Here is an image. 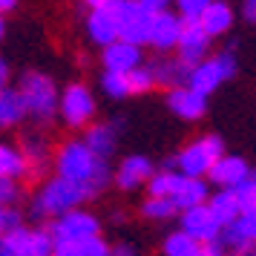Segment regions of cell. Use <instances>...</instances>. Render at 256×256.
Here are the masks:
<instances>
[{
  "label": "cell",
  "mask_w": 256,
  "mask_h": 256,
  "mask_svg": "<svg viewBox=\"0 0 256 256\" xmlns=\"http://www.w3.org/2000/svg\"><path fill=\"white\" fill-rule=\"evenodd\" d=\"M219 244L224 250H230V256L250 250L256 244V210H242V216L222 230Z\"/></svg>",
  "instance_id": "obj_14"
},
{
  "label": "cell",
  "mask_w": 256,
  "mask_h": 256,
  "mask_svg": "<svg viewBox=\"0 0 256 256\" xmlns=\"http://www.w3.org/2000/svg\"><path fill=\"white\" fill-rule=\"evenodd\" d=\"M141 6L152 14H162V12H170V6H173V0H138Z\"/></svg>",
  "instance_id": "obj_37"
},
{
  "label": "cell",
  "mask_w": 256,
  "mask_h": 256,
  "mask_svg": "<svg viewBox=\"0 0 256 256\" xmlns=\"http://www.w3.org/2000/svg\"><path fill=\"white\" fill-rule=\"evenodd\" d=\"M208 198H210V187L204 178H190V176L182 173V182H178L170 202L178 210H190V208H198V204H208Z\"/></svg>",
  "instance_id": "obj_21"
},
{
  "label": "cell",
  "mask_w": 256,
  "mask_h": 256,
  "mask_svg": "<svg viewBox=\"0 0 256 256\" xmlns=\"http://www.w3.org/2000/svg\"><path fill=\"white\" fill-rule=\"evenodd\" d=\"M250 176V164L244 162L242 156H230V152H224L219 162L213 164V170H210V182L216 187H239Z\"/></svg>",
  "instance_id": "obj_18"
},
{
  "label": "cell",
  "mask_w": 256,
  "mask_h": 256,
  "mask_svg": "<svg viewBox=\"0 0 256 256\" xmlns=\"http://www.w3.org/2000/svg\"><path fill=\"white\" fill-rule=\"evenodd\" d=\"M101 92L106 95V98H112V101H121V98H127L130 92V81L127 75H121V72H106L101 75Z\"/></svg>",
  "instance_id": "obj_31"
},
{
  "label": "cell",
  "mask_w": 256,
  "mask_h": 256,
  "mask_svg": "<svg viewBox=\"0 0 256 256\" xmlns=\"http://www.w3.org/2000/svg\"><path fill=\"white\" fill-rule=\"evenodd\" d=\"M210 44H213V38L204 32V26L198 20H190V24L184 20V32H182V40L176 46V55L184 60L187 66H196L204 58H210Z\"/></svg>",
  "instance_id": "obj_13"
},
{
  "label": "cell",
  "mask_w": 256,
  "mask_h": 256,
  "mask_svg": "<svg viewBox=\"0 0 256 256\" xmlns=\"http://www.w3.org/2000/svg\"><path fill=\"white\" fill-rule=\"evenodd\" d=\"M55 173L60 178H70L78 187H84L90 198L104 193L106 184L112 182L106 158H101L98 152L90 150V144L84 138H70L58 147V152H55Z\"/></svg>",
  "instance_id": "obj_1"
},
{
  "label": "cell",
  "mask_w": 256,
  "mask_h": 256,
  "mask_svg": "<svg viewBox=\"0 0 256 256\" xmlns=\"http://www.w3.org/2000/svg\"><path fill=\"white\" fill-rule=\"evenodd\" d=\"M55 256H110V244L104 236H90V239H75V242H58Z\"/></svg>",
  "instance_id": "obj_26"
},
{
  "label": "cell",
  "mask_w": 256,
  "mask_h": 256,
  "mask_svg": "<svg viewBox=\"0 0 256 256\" xmlns=\"http://www.w3.org/2000/svg\"><path fill=\"white\" fill-rule=\"evenodd\" d=\"M26 116H29V106L18 86H9L6 92H0V127H18Z\"/></svg>",
  "instance_id": "obj_23"
},
{
  "label": "cell",
  "mask_w": 256,
  "mask_h": 256,
  "mask_svg": "<svg viewBox=\"0 0 256 256\" xmlns=\"http://www.w3.org/2000/svg\"><path fill=\"white\" fill-rule=\"evenodd\" d=\"M233 18H236V14H233V6L228 0H213L208 6V12L202 14L198 24L204 26V32H208L210 38H222L233 29Z\"/></svg>",
  "instance_id": "obj_22"
},
{
  "label": "cell",
  "mask_w": 256,
  "mask_h": 256,
  "mask_svg": "<svg viewBox=\"0 0 256 256\" xmlns=\"http://www.w3.org/2000/svg\"><path fill=\"white\" fill-rule=\"evenodd\" d=\"M101 64H104L106 72H121V75H130L132 70L144 66V52L136 44H127V40H116L110 46L101 49Z\"/></svg>",
  "instance_id": "obj_15"
},
{
  "label": "cell",
  "mask_w": 256,
  "mask_h": 256,
  "mask_svg": "<svg viewBox=\"0 0 256 256\" xmlns=\"http://www.w3.org/2000/svg\"><path fill=\"white\" fill-rule=\"evenodd\" d=\"M152 18L138 0H118V40H127L136 46H150Z\"/></svg>",
  "instance_id": "obj_7"
},
{
  "label": "cell",
  "mask_w": 256,
  "mask_h": 256,
  "mask_svg": "<svg viewBox=\"0 0 256 256\" xmlns=\"http://www.w3.org/2000/svg\"><path fill=\"white\" fill-rule=\"evenodd\" d=\"M182 230L190 233L198 244H213L222 239V228L216 216L210 213L208 204H198V208H190V210H182Z\"/></svg>",
  "instance_id": "obj_11"
},
{
  "label": "cell",
  "mask_w": 256,
  "mask_h": 256,
  "mask_svg": "<svg viewBox=\"0 0 256 256\" xmlns=\"http://www.w3.org/2000/svg\"><path fill=\"white\" fill-rule=\"evenodd\" d=\"M110 256H138V248L130 242H118V244H110Z\"/></svg>",
  "instance_id": "obj_38"
},
{
  "label": "cell",
  "mask_w": 256,
  "mask_h": 256,
  "mask_svg": "<svg viewBox=\"0 0 256 256\" xmlns=\"http://www.w3.org/2000/svg\"><path fill=\"white\" fill-rule=\"evenodd\" d=\"M236 66H239V64H236L233 49H222V52L204 58L202 64H196V66L190 70L187 86H193V90L202 92V95H213L222 84L230 81L233 75H236Z\"/></svg>",
  "instance_id": "obj_5"
},
{
  "label": "cell",
  "mask_w": 256,
  "mask_h": 256,
  "mask_svg": "<svg viewBox=\"0 0 256 256\" xmlns=\"http://www.w3.org/2000/svg\"><path fill=\"white\" fill-rule=\"evenodd\" d=\"M86 198H90V196H86V190H84V187H78L75 182H70V178L55 176V178H46L44 187L35 193L29 213H32L35 219L55 222V219H60L64 213L78 210Z\"/></svg>",
  "instance_id": "obj_2"
},
{
  "label": "cell",
  "mask_w": 256,
  "mask_h": 256,
  "mask_svg": "<svg viewBox=\"0 0 256 256\" xmlns=\"http://www.w3.org/2000/svg\"><path fill=\"white\" fill-rule=\"evenodd\" d=\"M127 81H130V92L132 95H144V92H150L152 86H158L150 64H144V66H138V70H132L127 75Z\"/></svg>",
  "instance_id": "obj_32"
},
{
  "label": "cell",
  "mask_w": 256,
  "mask_h": 256,
  "mask_svg": "<svg viewBox=\"0 0 256 256\" xmlns=\"http://www.w3.org/2000/svg\"><path fill=\"white\" fill-rule=\"evenodd\" d=\"M208 208H210V213L216 216V222H219L222 228L233 224V222L242 216V202H239V196H236L233 187H219V190L208 198Z\"/></svg>",
  "instance_id": "obj_20"
},
{
  "label": "cell",
  "mask_w": 256,
  "mask_h": 256,
  "mask_svg": "<svg viewBox=\"0 0 256 256\" xmlns=\"http://www.w3.org/2000/svg\"><path fill=\"white\" fill-rule=\"evenodd\" d=\"M224 156V144L219 136H202V138L184 144L182 150L176 152V170L190 176V178H204L210 176L213 164Z\"/></svg>",
  "instance_id": "obj_4"
},
{
  "label": "cell",
  "mask_w": 256,
  "mask_h": 256,
  "mask_svg": "<svg viewBox=\"0 0 256 256\" xmlns=\"http://www.w3.org/2000/svg\"><path fill=\"white\" fill-rule=\"evenodd\" d=\"M198 250H202V244L190 236V233H184L182 228L173 233H167L162 242V254L164 256H198Z\"/></svg>",
  "instance_id": "obj_27"
},
{
  "label": "cell",
  "mask_w": 256,
  "mask_h": 256,
  "mask_svg": "<svg viewBox=\"0 0 256 256\" xmlns=\"http://www.w3.org/2000/svg\"><path fill=\"white\" fill-rule=\"evenodd\" d=\"M20 198V187L14 178H0V208H14V202Z\"/></svg>",
  "instance_id": "obj_36"
},
{
  "label": "cell",
  "mask_w": 256,
  "mask_h": 256,
  "mask_svg": "<svg viewBox=\"0 0 256 256\" xmlns=\"http://www.w3.org/2000/svg\"><path fill=\"white\" fill-rule=\"evenodd\" d=\"M150 66H152V75H156V84L164 86L167 92L176 90V86H187L190 70H193V66H187L178 55H176V58H158L156 64H150Z\"/></svg>",
  "instance_id": "obj_19"
},
{
  "label": "cell",
  "mask_w": 256,
  "mask_h": 256,
  "mask_svg": "<svg viewBox=\"0 0 256 256\" xmlns=\"http://www.w3.org/2000/svg\"><path fill=\"white\" fill-rule=\"evenodd\" d=\"M9 75H12L9 64H6V58H0V92H6V90H9Z\"/></svg>",
  "instance_id": "obj_41"
},
{
  "label": "cell",
  "mask_w": 256,
  "mask_h": 256,
  "mask_svg": "<svg viewBox=\"0 0 256 256\" xmlns=\"http://www.w3.org/2000/svg\"><path fill=\"white\" fill-rule=\"evenodd\" d=\"M236 256H256V244L250 248V250H244V254H236Z\"/></svg>",
  "instance_id": "obj_46"
},
{
  "label": "cell",
  "mask_w": 256,
  "mask_h": 256,
  "mask_svg": "<svg viewBox=\"0 0 256 256\" xmlns=\"http://www.w3.org/2000/svg\"><path fill=\"white\" fill-rule=\"evenodd\" d=\"M210 3H213V0H173L176 12L182 14L187 24H190V20H202V14L208 12Z\"/></svg>",
  "instance_id": "obj_33"
},
{
  "label": "cell",
  "mask_w": 256,
  "mask_h": 256,
  "mask_svg": "<svg viewBox=\"0 0 256 256\" xmlns=\"http://www.w3.org/2000/svg\"><path fill=\"white\" fill-rule=\"evenodd\" d=\"M49 230L55 236V242H75V239H90V236H101V222L90 210H70L60 219L49 224Z\"/></svg>",
  "instance_id": "obj_8"
},
{
  "label": "cell",
  "mask_w": 256,
  "mask_h": 256,
  "mask_svg": "<svg viewBox=\"0 0 256 256\" xmlns=\"http://www.w3.org/2000/svg\"><path fill=\"white\" fill-rule=\"evenodd\" d=\"M18 90L24 92L26 106H29V118H35L38 124H49L52 118L58 116V106H60V92L52 75L40 70H29L20 75V84Z\"/></svg>",
  "instance_id": "obj_3"
},
{
  "label": "cell",
  "mask_w": 256,
  "mask_h": 256,
  "mask_svg": "<svg viewBox=\"0 0 256 256\" xmlns=\"http://www.w3.org/2000/svg\"><path fill=\"white\" fill-rule=\"evenodd\" d=\"M198 256H230V254H228V250H224L219 242H213V244H202Z\"/></svg>",
  "instance_id": "obj_40"
},
{
  "label": "cell",
  "mask_w": 256,
  "mask_h": 256,
  "mask_svg": "<svg viewBox=\"0 0 256 256\" xmlns=\"http://www.w3.org/2000/svg\"><path fill=\"white\" fill-rule=\"evenodd\" d=\"M3 35H6V20H3V14H0V40H3Z\"/></svg>",
  "instance_id": "obj_45"
},
{
  "label": "cell",
  "mask_w": 256,
  "mask_h": 256,
  "mask_svg": "<svg viewBox=\"0 0 256 256\" xmlns=\"http://www.w3.org/2000/svg\"><path fill=\"white\" fill-rule=\"evenodd\" d=\"M242 18L256 26V0H242Z\"/></svg>",
  "instance_id": "obj_39"
},
{
  "label": "cell",
  "mask_w": 256,
  "mask_h": 256,
  "mask_svg": "<svg viewBox=\"0 0 256 256\" xmlns=\"http://www.w3.org/2000/svg\"><path fill=\"white\" fill-rule=\"evenodd\" d=\"M3 242L12 248L18 256H55V236L49 228H18Z\"/></svg>",
  "instance_id": "obj_9"
},
{
  "label": "cell",
  "mask_w": 256,
  "mask_h": 256,
  "mask_svg": "<svg viewBox=\"0 0 256 256\" xmlns=\"http://www.w3.org/2000/svg\"><path fill=\"white\" fill-rule=\"evenodd\" d=\"M152 176H156V167L147 156H141V152H132L127 158H121V164L116 167V173H112V182H116L118 190H138L150 182Z\"/></svg>",
  "instance_id": "obj_12"
},
{
  "label": "cell",
  "mask_w": 256,
  "mask_h": 256,
  "mask_svg": "<svg viewBox=\"0 0 256 256\" xmlns=\"http://www.w3.org/2000/svg\"><path fill=\"white\" fill-rule=\"evenodd\" d=\"M84 3H86V6L92 9V6H101V3H110V0H84Z\"/></svg>",
  "instance_id": "obj_44"
},
{
  "label": "cell",
  "mask_w": 256,
  "mask_h": 256,
  "mask_svg": "<svg viewBox=\"0 0 256 256\" xmlns=\"http://www.w3.org/2000/svg\"><path fill=\"white\" fill-rule=\"evenodd\" d=\"M167 110L182 121H198L208 112V95L196 92L193 86H176L167 92Z\"/></svg>",
  "instance_id": "obj_16"
},
{
  "label": "cell",
  "mask_w": 256,
  "mask_h": 256,
  "mask_svg": "<svg viewBox=\"0 0 256 256\" xmlns=\"http://www.w3.org/2000/svg\"><path fill=\"white\" fill-rule=\"evenodd\" d=\"M184 32V18L178 12H162L152 18V32H150V46L158 52H173L182 40Z\"/></svg>",
  "instance_id": "obj_17"
},
{
  "label": "cell",
  "mask_w": 256,
  "mask_h": 256,
  "mask_svg": "<svg viewBox=\"0 0 256 256\" xmlns=\"http://www.w3.org/2000/svg\"><path fill=\"white\" fill-rule=\"evenodd\" d=\"M24 176H32L24 150L3 141V144H0V178H14V182H18V178H24Z\"/></svg>",
  "instance_id": "obj_25"
},
{
  "label": "cell",
  "mask_w": 256,
  "mask_h": 256,
  "mask_svg": "<svg viewBox=\"0 0 256 256\" xmlns=\"http://www.w3.org/2000/svg\"><path fill=\"white\" fill-rule=\"evenodd\" d=\"M141 216L150 222H170L178 213V208H176L170 198H162V196H147L144 202H141Z\"/></svg>",
  "instance_id": "obj_30"
},
{
  "label": "cell",
  "mask_w": 256,
  "mask_h": 256,
  "mask_svg": "<svg viewBox=\"0 0 256 256\" xmlns=\"http://www.w3.org/2000/svg\"><path fill=\"white\" fill-rule=\"evenodd\" d=\"M178 182H182V173H178L176 167L156 170V176L147 182V193H150V196H162V198H173Z\"/></svg>",
  "instance_id": "obj_29"
},
{
  "label": "cell",
  "mask_w": 256,
  "mask_h": 256,
  "mask_svg": "<svg viewBox=\"0 0 256 256\" xmlns=\"http://www.w3.org/2000/svg\"><path fill=\"white\" fill-rule=\"evenodd\" d=\"M60 121L70 130H84L92 124L95 118V95L86 84L75 81L60 92V106H58Z\"/></svg>",
  "instance_id": "obj_6"
},
{
  "label": "cell",
  "mask_w": 256,
  "mask_h": 256,
  "mask_svg": "<svg viewBox=\"0 0 256 256\" xmlns=\"http://www.w3.org/2000/svg\"><path fill=\"white\" fill-rule=\"evenodd\" d=\"M20 6V0H0V14H9Z\"/></svg>",
  "instance_id": "obj_42"
},
{
  "label": "cell",
  "mask_w": 256,
  "mask_h": 256,
  "mask_svg": "<svg viewBox=\"0 0 256 256\" xmlns=\"http://www.w3.org/2000/svg\"><path fill=\"white\" fill-rule=\"evenodd\" d=\"M233 190H236V196L242 202V210H256V170H250V176Z\"/></svg>",
  "instance_id": "obj_34"
},
{
  "label": "cell",
  "mask_w": 256,
  "mask_h": 256,
  "mask_svg": "<svg viewBox=\"0 0 256 256\" xmlns=\"http://www.w3.org/2000/svg\"><path fill=\"white\" fill-rule=\"evenodd\" d=\"M86 35L95 46H110L118 40V0L92 6L86 14Z\"/></svg>",
  "instance_id": "obj_10"
},
{
  "label": "cell",
  "mask_w": 256,
  "mask_h": 256,
  "mask_svg": "<svg viewBox=\"0 0 256 256\" xmlns=\"http://www.w3.org/2000/svg\"><path fill=\"white\" fill-rule=\"evenodd\" d=\"M0 256H18V254H14V250H12L6 242H0Z\"/></svg>",
  "instance_id": "obj_43"
},
{
  "label": "cell",
  "mask_w": 256,
  "mask_h": 256,
  "mask_svg": "<svg viewBox=\"0 0 256 256\" xmlns=\"http://www.w3.org/2000/svg\"><path fill=\"white\" fill-rule=\"evenodd\" d=\"M84 141H86L90 150L98 152L101 158H110L118 147V124H90Z\"/></svg>",
  "instance_id": "obj_24"
},
{
  "label": "cell",
  "mask_w": 256,
  "mask_h": 256,
  "mask_svg": "<svg viewBox=\"0 0 256 256\" xmlns=\"http://www.w3.org/2000/svg\"><path fill=\"white\" fill-rule=\"evenodd\" d=\"M20 228V210L18 208H0V242L12 230Z\"/></svg>",
  "instance_id": "obj_35"
},
{
  "label": "cell",
  "mask_w": 256,
  "mask_h": 256,
  "mask_svg": "<svg viewBox=\"0 0 256 256\" xmlns=\"http://www.w3.org/2000/svg\"><path fill=\"white\" fill-rule=\"evenodd\" d=\"M20 150H24L26 162H29V170H32V176L44 173L49 164V147L46 141L40 138V136H26L24 144H20Z\"/></svg>",
  "instance_id": "obj_28"
}]
</instances>
